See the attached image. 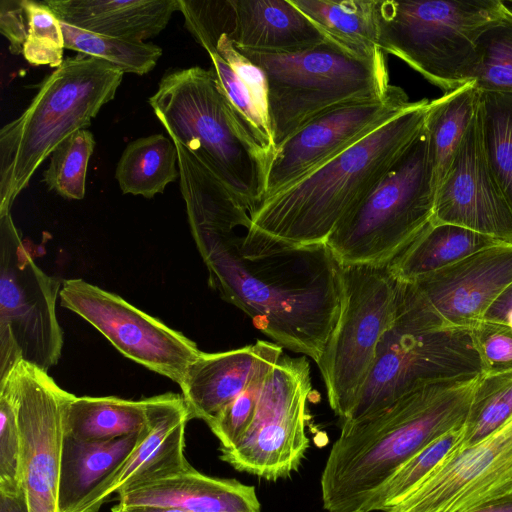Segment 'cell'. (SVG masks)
<instances>
[{
    "instance_id": "7402d4cb",
    "label": "cell",
    "mask_w": 512,
    "mask_h": 512,
    "mask_svg": "<svg viewBox=\"0 0 512 512\" xmlns=\"http://www.w3.org/2000/svg\"><path fill=\"white\" fill-rule=\"evenodd\" d=\"M232 6L227 37L238 50L287 53L331 40L291 0H232Z\"/></svg>"
},
{
    "instance_id": "f546056e",
    "label": "cell",
    "mask_w": 512,
    "mask_h": 512,
    "mask_svg": "<svg viewBox=\"0 0 512 512\" xmlns=\"http://www.w3.org/2000/svg\"><path fill=\"white\" fill-rule=\"evenodd\" d=\"M457 426L404 462L362 506L360 512H386L419 485L454 450L462 434Z\"/></svg>"
},
{
    "instance_id": "d6986e66",
    "label": "cell",
    "mask_w": 512,
    "mask_h": 512,
    "mask_svg": "<svg viewBox=\"0 0 512 512\" xmlns=\"http://www.w3.org/2000/svg\"><path fill=\"white\" fill-rule=\"evenodd\" d=\"M412 283L446 326L472 328L512 283V244L484 248Z\"/></svg>"
},
{
    "instance_id": "d590c367",
    "label": "cell",
    "mask_w": 512,
    "mask_h": 512,
    "mask_svg": "<svg viewBox=\"0 0 512 512\" xmlns=\"http://www.w3.org/2000/svg\"><path fill=\"white\" fill-rule=\"evenodd\" d=\"M28 34L22 54L34 66L59 67L63 62L64 37L61 22L43 2L23 0Z\"/></svg>"
},
{
    "instance_id": "ffe728a7",
    "label": "cell",
    "mask_w": 512,
    "mask_h": 512,
    "mask_svg": "<svg viewBox=\"0 0 512 512\" xmlns=\"http://www.w3.org/2000/svg\"><path fill=\"white\" fill-rule=\"evenodd\" d=\"M282 348L257 340L225 352H202L179 385L190 420L201 419L209 426L251 383L272 370L283 354Z\"/></svg>"
},
{
    "instance_id": "2e32d148",
    "label": "cell",
    "mask_w": 512,
    "mask_h": 512,
    "mask_svg": "<svg viewBox=\"0 0 512 512\" xmlns=\"http://www.w3.org/2000/svg\"><path fill=\"white\" fill-rule=\"evenodd\" d=\"M412 103L402 88L393 85L384 98L345 105L314 119L276 148L262 201L306 177Z\"/></svg>"
},
{
    "instance_id": "8d00e7d4",
    "label": "cell",
    "mask_w": 512,
    "mask_h": 512,
    "mask_svg": "<svg viewBox=\"0 0 512 512\" xmlns=\"http://www.w3.org/2000/svg\"><path fill=\"white\" fill-rule=\"evenodd\" d=\"M208 54L212 61V69L226 97L256 140L274 157L276 147L269 118L258 105L254 94L216 51Z\"/></svg>"
},
{
    "instance_id": "7c38bea8",
    "label": "cell",
    "mask_w": 512,
    "mask_h": 512,
    "mask_svg": "<svg viewBox=\"0 0 512 512\" xmlns=\"http://www.w3.org/2000/svg\"><path fill=\"white\" fill-rule=\"evenodd\" d=\"M312 392L306 356L282 354L262 385L253 420L220 459L266 481L290 477L309 448L306 428Z\"/></svg>"
},
{
    "instance_id": "f35d334b",
    "label": "cell",
    "mask_w": 512,
    "mask_h": 512,
    "mask_svg": "<svg viewBox=\"0 0 512 512\" xmlns=\"http://www.w3.org/2000/svg\"><path fill=\"white\" fill-rule=\"evenodd\" d=\"M266 376L251 383L209 425L210 430L220 442L219 448L234 445L249 428Z\"/></svg>"
},
{
    "instance_id": "e0dca14e",
    "label": "cell",
    "mask_w": 512,
    "mask_h": 512,
    "mask_svg": "<svg viewBox=\"0 0 512 512\" xmlns=\"http://www.w3.org/2000/svg\"><path fill=\"white\" fill-rule=\"evenodd\" d=\"M432 223L461 226L512 244V204L489 164L479 106L436 189Z\"/></svg>"
},
{
    "instance_id": "d6a6232c",
    "label": "cell",
    "mask_w": 512,
    "mask_h": 512,
    "mask_svg": "<svg viewBox=\"0 0 512 512\" xmlns=\"http://www.w3.org/2000/svg\"><path fill=\"white\" fill-rule=\"evenodd\" d=\"M479 111L489 164L512 204V93L480 92Z\"/></svg>"
},
{
    "instance_id": "b9f144b4",
    "label": "cell",
    "mask_w": 512,
    "mask_h": 512,
    "mask_svg": "<svg viewBox=\"0 0 512 512\" xmlns=\"http://www.w3.org/2000/svg\"><path fill=\"white\" fill-rule=\"evenodd\" d=\"M482 320L512 328V283L493 301Z\"/></svg>"
},
{
    "instance_id": "ac0fdd59",
    "label": "cell",
    "mask_w": 512,
    "mask_h": 512,
    "mask_svg": "<svg viewBox=\"0 0 512 512\" xmlns=\"http://www.w3.org/2000/svg\"><path fill=\"white\" fill-rule=\"evenodd\" d=\"M148 430L127 459L96 487L74 512H98L114 494L182 472L185 428L190 420L182 395L166 393L145 399Z\"/></svg>"
},
{
    "instance_id": "ee69618b",
    "label": "cell",
    "mask_w": 512,
    "mask_h": 512,
    "mask_svg": "<svg viewBox=\"0 0 512 512\" xmlns=\"http://www.w3.org/2000/svg\"><path fill=\"white\" fill-rule=\"evenodd\" d=\"M111 512H188L186 510L158 505H122L117 503L111 508Z\"/></svg>"
},
{
    "instance_id": "5b68a950",
    "label": "cell",
    "mask_w": 512,
    "mask_h": 512,
    "mask_svg": "<svg viewBox=\"0 0 512 512\" xmlns=\"http://www.w3.org/2000/svg\"><path fill=\"white\" fill-rule=\"evenodd\" d=\"M123 72L110 62L77 54L44 78L27 108L0 130V216L54 149L86 129L111 101Z\"/></svg>"
},
{
    "instance_id": "7bdbcfd3",
    "label": "cell",
    "mask_w": 512,
    "mask_h": 512,
    "mask_svg": "<svg viewBox=\"0 0 512 512\" xmlns=\"http://www.w3.org/2000/svg\"><path fill=\"white\" fill-rule=\"evenodd\" d=\"M0 512H30L24 489L12 495L0 493Z\"/></svg>"
},
{
    "instance_id": "d4e9b609",
    "label": "cell",
    "mask_w": 512,
    "mask_h": 512,
    "mask_svg": "<svg viewBox=\"0 0 512 512\" xmlns=\"http://www.w3.org/2000/svg\"><path fill=\"white\" fill-rule=\"evenodd\" d=\"M502 243L461 226L431 222L388 268L397 280L413 282L479 250Z\"/></svg>"
},
{
    "instance_id": "3957f363",
    "label": "cell",
    "mask_w": 512,
    "mask_h": 512,
    "mask_svg": "<svg viewBox=\"0 0 512 512\" xmlns=\"http://www.w3.org/2000/svg\"><path fill=\"white\" fill-rule=\"evenodd\" d=\"M422 99L250 213L252 226L297 247L325 245L339 222L378 184L423 131Z\"/></svg>"
},
{
    "instance_id": "e575fe53",
    "label": "cell",
    "mask_w": 512,
    "mask_h": 512,
    "mask_svg": "<svg viewBox=\"0 0 512 512\" xmlns=\"http://www.w3.org/2000/svg\"><path fill=\"white\" fill-rule=\"evenodd\" d=\"M478 54L476 88L480 92L512 93V8L507 6L504 17L482 35Z\"/></svg>"
},
{
    "instance_id": "1f68e13d",
    "label": "cell",
    "mask_w": 512,
    "mask_h": 512,
    "mask_svg": "<svg viewBox=\"0 0 512 512\" xmlns=\"http://www.w3.org/2000/svg\"><path fill=\"white\" fill-rule=\"evenodd\" d=\"M61 27L65 49L104 59L123 73L145 75L154 69L162 55V49L152 43L100 35L63 22Z\"/></svg>"
},
{
    "instance_id": "8fae6325",
    "label": "cell",
    "mask_w": 512,
    "mask_h": 512,
    "mask_svg": "<svg viewBox=\"0 0 512 512\" xmlns=\"http://www.w3.org/2000/svg\"><path fill=\"white\" fill-rule=\"evenodd\" d=\"M60 282L35 263L11 214L0 216V382L24 361L48 372L63 332L56 316Z\"/></svg>"
},
{
    "instance_id": "277c9868",
    "label": "cell",
    "mask_w": 512,
    "mask_h": 512,
    "mask_svg": "<svg viewBox=\"0 0 512 512\" xmlns=\"http://www.w3.org/2000/svg\"><path fill=\"white\" fill-rule=\"evenodd\" d=\"M149 104L170 138L193 152L250 215L265 195L273 155L234 109L214 70L167 71Z\"/></svg>"
},
{
    "instance_id": "836d02e7",
    "label": "cell",
    "mask_w": 512,
    "mask_h": 512,
    "mask_svg": "<svg viewBox=\"0 0 512 512\" xmlns=\"http://www.w3.org/2000/svg\"><path fill=\"white\" fill-rule=\"evenodd\" d=\"M95 139L88 129H81L62 141L50 155L43 173L49 190L66 199L81 200L85 195L86 173Z\"/></svg>"
},
{
    "instance_id": "74e56055",
    "label": "cell",
    "mask_w": 512,
    "mask_h": 512,
    "mask_svg": "<svg viewBox=\"0 0 512 512\" xmlns=\"http://www.w3.org/2000/svg\"><path fill=\"white\" fill-rule=\"evenodd\" d=\"M23 490L20 471V431L15 395L8 382L0 383V493Z\"/></svg>"
},
{
    "instance_id": "ba28073f",
    "label": "cell",
    "mask_w": 512,
    "mask_h": 512,
    "mask_svg": "<svg viewBox=\"0 0 512 512\" xmlns=\"http://www.w3.org/2000/svg\"><path fill=\"white\" fill-rule=\"evenodd\" d=\"M501 0H377L378 47L448 93L475 81L482 35Z\"/></svg>"
},
{
    "instance_id": "30bf717a",
    "label": "cell",
    "mask_w": 512,
    "mask_h": 512,
    "mask_svg": "<svg viewBox=\"0 0 512 512\" xmlns=\"http://www.w3.org/2000/svg\"><path fill=\"white\" fill-rule=\"evenodd\" d=\"M340 280L339 319L316 364L329 405L342 423L370 372L382 336L395 318L398 280L388 265L341 266Z\"/></svg>"
},
{
    "instance_id": "60d3db41",
    "label": "cell",
    "mask_w": 512,
    "mask_h": 512,
    "mask_svg": "<svg viewBox=\"0 0 512 512\" xmlns=\"http://www.w3.org/2000/svg\"><path fill=\"white\" fill-rule=\"evenodd\" d=\"M0 31L9 41L13 54H22L28 34V20L23 0H2L0 3Z\"/></svg>"
},
{
    "instance_id": "bcb514c9",
    "label": "cell",
    "mask_w": 512,
    "mask_h": 512,
    "mask_svg": "<svg viewBox=\"0 0 512 512\" xmlns=\"http://www.w3.org/2000/svg\"><path fill=\"white\" fill-rule=\"evenodd\" d=\"M504 3H505L508 7L512 8V1H510V0H509V1H504Z\"/></svg>"
},
{
    "instance_id": "6da1fadb",
    "label": "cell",
    "mask_w": 512,
    "mask_h": 512,
    "mask_svg": "<svg viewBox=\"0 0 512 512\" xmlns=\"http://www.w3.org/2000/svg\"><path fill=\"white\" fill-rule=\"evenodd\" d=\"M188 223L209 285L278 345L317 363L341 307V265L327 245L287 244L248 214Z\"/></svg>"
},
{
    "instance_id": "9a60e30c",
    "label": "cell",
    "mask_w": 512,
    "mask_h": 512,
    "mask_svg": "<svg viewBox=\"0 0 512 512\" xmlns=\"http://www.w3.org/2000/svg\"><path fill=\"white\" fill-rule=\"evenodd\" d=\"M512 493V416L441 462L386 512H468Z\"/></svg>"
},
{
    "instance_id": "44dd1931",
    "label": "cell",
    "mask_w": 512,
    "mask_h": 512,
    "mask_svg": "<svg viewBox=\"0 0 512 512\" xmlns=\"http://www.w3.org/2000/svg\"><path fill=\"white\" fill-rule=\"evenodd\" d=\"M122 505L177 507L188 512H261L254 486L205 475L193 466L117 495Z\"/></svg>"
},
{
    "instance_id": "603a6c76",
    "label": "cell",
    "mask_w": 512,
    "mask_h": 512,
    "mask_svg": "<svg viewBox=\"0 0 512 512\" xmlns=\"http://www.w3.org/2000/svg\"><path fill=\"white\" fill-rule=\"evenodd\" d=\"M57 18L92 33L144 42L157 36L179 11L178 0H45Z\"/></svg>"
},
{
    "instance_id": "52a82bcc",
    "label": "cell",
    "mask_w": 512,
    "mask_h": 512,
    "mask_svg": "<svg viewBox=\"0 0 512 512\" xmlns=\"http://www.w3.org/2000/svg\"><path fill=\"white\" fill-rule=\"evenodd\" d=\"M239 51L264 72L276 148L321 115L384 98L393 87L383 51L364 56L332 39L295 52Z\"/></svg>"
},
{
    "instance_id": "83f0119b",
    "label": "cell",
    "mask_w": 512,
    "mask_h": 512,
    "mask_svg": "<svg viewBox=\"0 0 512 512\" xmlns=\"http://www.w3.org/2000/svg\"><path fill=\"white\" fill-rule=\"evenodd\" d=\"M178 151L173 140L153 134L130 142L115 171L123 194L151 199L180 178Z\"/></svg>"
},
{
    "instance_id": "484cf974",
    "label": "cell",
    "mask_w": 512,
    "mask_h": 512,
    "mask_svg": "<svg viewBox=\"0 0 512 512\" xmlns=\"http://www.w3.org/2000/svg\"><path fill=\"white\" fill-rule=\"evenodd\" d=\"M146 426L145 399L72 395L65 407V436L79 441H109L139 433Z\"/></svg>"
},
{
    "instance_id": "8992f818",
    "label": "cell",
    "mask_w": 512,
    "mask_h": 512,
    "mask_svg": "<svg viewBox=\"0 0 512 512\" xmlns=\"http://www.w3.org/2000/svg\"><path fill=\"white\" fill-rule=\"evenodd\" d=\"M481 374L471 328L446 326L412 282L398 280L395 318L342 423L371 415L421 386Z\"/></svg>"
},
{
    "instance_id": "5bb4252c",
    "label": "cell",
    "mask_w": 512,
    "mask_h": 512,
    "mask_svg": "<svg viewBox=\"0 0 512 512\" xmlns=\"http://www.w3.org/2000/svg\"><path fill=\"white\" fill-rule=\"evenodd\" d=\"M16 398L20 471L30 512H59L64 413L73 394L36 366L20 361L8 377Z\"/></svg>"
},
{
    "instance_id": "ab89813d",
    "label": "cell",
    "mask_w": 512,
    "mask_h": 512,
    "mask_svg": "<svg viewBox=\"0 0 512 512\" xmlns=\"http://www.w3.org/2000/svg\"><path fill=\"white\" fill-rule=\"evenodd\" d=\"M471 331L482 374L512 371V328L481 320Z\"/></svg>"
},
{
    "instance_id": "4fadbf2b",
    "label": "cell",
    "mask_w": 512,
    "mask_h": 512,
    "mask_svg": "<svg viewBox=\"0 0 512 512\" xmlns=\"http://www.w3.org/2000/svg\"><path fill=\"white\" fill-rule=\"evenodd\" d=\"M61 306L95 327L125 357L181 384L197 345L122 297L83 279L63 281Z\"/></svg>"
},
{
    "instance_id": "4316f807",
    "label": "cell",
    "mask_w": 512,
    "mask_h": 512,
    "mask_svg": "<svg viewBox=\"0 0 512 512\" xmlns=\"http://www.w3.org/2000/svg\"><path fill=\"white\" fill-rule=\"evenodd\" d=\"M480 91L474 82L430 103L425 122L435 192L476 114Z\"/></svg>"
},
{
    "instance_id": "cb8c5ba5",
    "label": "cell",
    "mask_w": 512,
    "mask_h": 512,
    "mask_svg": "<svg viewBox=\"0 0 512 512\" xmlns=\"http://www.w3.org/2000/svg\"><path fill=\"white\" fill-rule=\"evenodd\" d=\"M146 428L109 441H79L64 436L59 481V512H74L87 496L127 459Z\"/></svg>"
},
{
    "instance_id": "9c48e42d",
    "label": "cell",
    "mask_w": 512,
    "mask_h": 512,
    "mask_svg": "<svg viewBox=\"0 0 512 512\" xmlns=\"http://www.w3.org/2000/svg\"><path fill=\"white\" fill-rule=\"evenodd\" d=\"M435 187L425 126L326 245L341 265L386 266L431 222Z\"/></svg>"
},
{
    "instance_id": "f1b7e54d",
    "label": "cell",
    "mask_w": 512,
    "mask_h": 512,
    "mask_svg": "<svg viewBox=\"0 0 512 512\" xmlns=\"http://www.w3.org/2000/svg\"><path fill=\"white\" fill-rule=\"evenodd\" d=\"M331 39L350 50L373 56L378 47L377 0H291Z\"/></svg>"
},
{
    "instance_id": "4dcf8cb0",
    "label": "cell",
    "mask_w": 512,
    "mask_h": 512,
    "mask_svg": "<svg viewBox=\"0 0 512 512\" xmlns=\"http://www.w3.org/2000/svg\"><path fill=\"white\" fill-rule=\"evenodd\" d=\"M511 416L512 371L481 374L462 427L461 437L451 454L476 444Z\"/></svg>"
},
{
    "instance_id": "f6af8a7d",
    "label": "cell",
    "mask_w": 512,
    "mask_h": 512,
    "mask_svg": "<svg viewBox=\"0 0 512 512\" xmlns=\"http://www.w3.org/2000/svg\"><path fill=\"white\" fill-rule=\"evenodd\" d=\"M468 512H512V493Z\"/></svg>"
},
{
    "instance_id": "7a4b0ae2",
    "label": "cell",
    "mask_w": 512,
    "mask_h": 512,
    "mask_svg": "<svg viewBox=\"0 0 512 512\" xmlns=\"http://www.w3.org/2000/svg\"><path fill=\"white\" fill-rule=\"evenodd\" d=\"M479 376L421 386L387 407L341 424L320 478L327 512H360L404 462L464 424Z\"/></svg>"
}]
</instances>
